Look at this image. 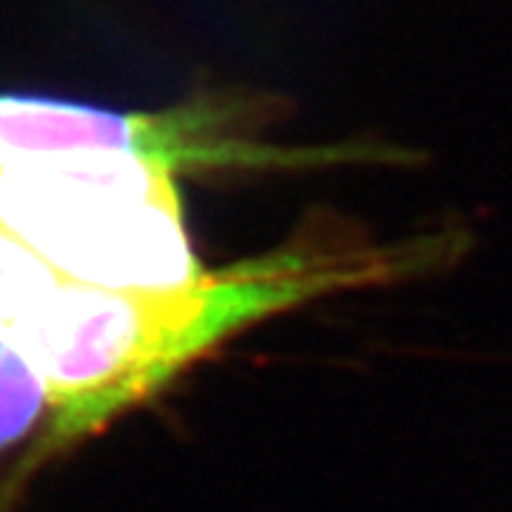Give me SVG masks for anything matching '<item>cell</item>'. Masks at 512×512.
Masks as SVG:
<instances>
[{
  "instance_id": "5",
  "label": "cell",
  "mask_w": 512,
  "mask_h": 512,
  "mask_svg": "<svg viewBox=\"0 0 512 512\" xmlns=\"http://www.w3.org/2000/svg\"><path fill=\"white\" fill-rule=\"evenodd\" d=\"M60 282L55 268L0 228V333Z\"/></svg>"
},
{
  "instance_id": "3",
  "label": "cell",
  "mask_w": 512,
  "mask_h": 512,
  "mask_svg": "<svg viewBox=\"0 0 512 512\" xmlns=\"http://www.w3.org/2000/svg\"><path fill=\"white\" fill-rule=\"evenodd\" d=\"M211 106L120 114L49 97L0 94V171L74 154H137L171 168L200 165H319L362 160L345 148H268L222 134Z\"/></svg>"
},
{
  "instance_id": "4",
  "label": "cell",
  "mask_w": 512,
  "mask_h": 512,
  "mask_svg": "<svg viewBox=\"0 0 512 512\" xmlns=\"http://www.w3.org/2000/svg\"><path fill=\"white\" fill-rule=\"evenodd\" d=\"M43 413L52 416V393L35 362L0 333V450L18 444Z\"/></svg>"
},
{
  "instance_id": "1",
  "label": "cell",
  "mask_w": 512,
  "mask_h": 512,
  "mask_svg": "<svg viewBox=\"0 0 512 512\" xmlns=\"http://www.w3.org/2000/svg\"><path fill=\"white\" fill-rule=\"evenodd\" d=\"M436 265H444L436 234L373 245L319 231L208 271L174 293L103 291L60 276L3 336L49 384V444H72L239 330L330 293L402 282Z\"/></svg>"
},
{
  "instance_id": "2",
  "label": "cell",
  "mask_w": 512,
  "mask_h": 512,
  "mask_svg": "<svg viewBox=\"0 0 512 512\" xmlns=\"http://www.w3.org/2000/svg\"><path fill=\"white\" fill-rule=\"evenodd\" d=\"M177 168L74 154L0 171V228L57 274L117 293H174L208 274L185 231Z\"/></svg>"
}]
</instances>
